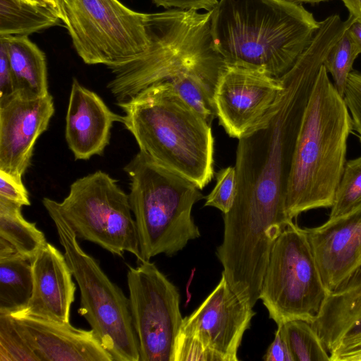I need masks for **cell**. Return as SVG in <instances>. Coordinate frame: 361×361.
Returning <instances> with one entry per match:
<instances>
[{"instance_id": "obj_5", "label": "cell", "mask_w": 361, "mask_h": 361, "mask_svg": "<svg viewBox=\"0 0 361 361\" xmlns=\"http://www.w3.org/2000/svg\"><path fill=\"white\" fill-rule=\"evenodd\" d=\"M117 104L122 123L140 151L194 183L200 190L214 176L211 125L169 85H154Z\"/></svg>"}, {"instance_id": "obj_17", "label": "cell", "mask_w": 361, "mask_h": 361, "mask_svg": "<svg viewBox=\"0 0 361 361\" xmlns=\"http://www.w3.org/2000/svg\"><path fill=\"white\" fill-rule=\"evenodd\" d=\"M123 116L113 112L94 92L73 78L66 116L65 137L75 160L102 155L109 144L114 122Z\"/></svg>"}, {"instance_id": "obj_12", "label": "cell", "mask_w": 361, "mask_h": 361, "mask_svg": "<svg viewBox=\"0 0 361 361\" xmlns=\"http://www.w3.org/2000/svg\"><path fill=\"white\" fill-rule=\"evenodd\" d=\"M127 283L140 361H173L183 319L177 287L150 261L128 266Z\"/></svg>"}, {"instance_id": "obj_25", "label": "cell", "mask_w": 361, "mask_h": 361, "mask_svg": "<svg viewBox=\"0 0 361 361\" xmlns=\"http://www.w3.org/2000/svg\"><path fill=\"white\" fill-rule=\"evenodd\" d=\"M361 207V156L347 161L329 219L348 214Z\"/></svg>"}, {"instance_id": "obj_21", "label": "cell", "mask_w": 361, "mask_h": 361, "mask_svg": "<svg viewBox=\"0 0 361 361\" xmlns=\"http://www.w3.org/2000/svg\"><path fill=\"white\" fill-rule=\"evenodd\" d=\"M32 292L31 261L0 238V314H11L25 308Z\"/></svg>"}, {"instance_id": "obj_35", "label": "cell", "mask_w": 361, "mask_h": 361, "mask_svg": "<svg viewBox=\"0 0 361 361\" xmlns=\"http://www.w3.org/2000/svg\"><path fill=\"white\" fill-rule=\"evenodd\" d=\"M348 8L350 16L361 20V0H341Z\"/></svg>"}, {"instance_id": "obj_3", "label": "cell", "mask_w": 361, "mask_h": 361, "mask_svg": "<svg viewBox=\"0 0 361 361\" xmlns=\"http://www.w3.org/2000/svg\"><path fill=\"white\" fill-rule=\"evenodd\" d=\"M320 26L300 4L286 0H219L212 10L214 45L228 66L280 78Z\"/></svg>"}, {"instance_id": "obj_9", "label": "cell", "mask_w": 361, "mask_h": 361, "mask_svg": "<svg viewBox=\"0 0 361 361\" xmlns=\"http://www.w3.org/2000/svg\"><path fill=\"white\" fill-rule=\"evenodd\" d=\"M60 8L73 47L87 64L119 66L149 47L147 13L119 0H61Z\"/></svg>"}, {"instance_id": "obj_28", "label": "cell", "mask_w": 361, "mask_h": 361, "mask_svg": "<svg viewBox=\"0 0 361 361\" xmlns=\"http://www.w3.org/2000/svg\"><path fill=\"white\" fill-rule=\"evenodd\" d=\"M237 195V177L235 166H228L216 174V183L206 197L204 206L219 209L228 213L232 208Z\"/></svg>"}, {"instance_id": "obj_18", "label": "cell", "mask_w": 361, "mask_h": 361, "mask_svg": "<svg viewBox=\"0 0 361 361\" xmlns=\"http://www.w3.org/2000/svg\"><path fill=\"white\" fill-rule=\"evenodd\" d=\"M32 292L22 312L69 322L76 290L64 253L47 243L32 260Z\"/></svg>"}, {"instance_id": "obj_40", "label": "cell", "mask_w": 361, "mask_h": 361, "mask_svg": "<svg viewBox=\"0 0 361 361\" xmlns=\"http://www.w3.org/2000/svg\"><path fill=\"white\" fill-rule=\"evenodd\" d=\"M55 1H56V3L58 4V5L59 6L61 0H55ZM59 7H60V6H59Z\"/></svg>"}, {"instance_id": "obj_13", "label": "cell", "mask_w": 361, "mask_h": 361, "mask_svg": "<svg viewBox=\"0 0 361 361\" xmlns=\"http://www.w3.org/2000/svg\"><path fill=\"white\" fill-rule=\"evenodd\" d=\"M281 88L280 78L226 65L214 94L220 125L230 137L240 138L267 113Z\"/></svg>"}, {"instance_id": "obj_4", "label": "cell", "mask_w": 361, "mask_h": 361, "mask_svg": "<svg viewBox=\"0 0 361 361\" xmlns=\"http://www.w3.org/2000/svg\"><path fill=\"white\" fill-rule=\"evenodd\" d=\"M353 130L343 97L320 67L302 118L286 197L288 216L331 207Z\"/></svg>"}, {"instance_id": "obj_33", "label": "cell", "mask_w": 361, "mask_h": 361, "mask_svg": "<svg viewBox=\"0 0 361 361\" xmlns=\"http://www.w3.org/2000/svg\"><path fill=\"white\" fill-rule=\"evenodd\" d=\"M157 6L167 9L205 10L212 11L217 4L218 0H152Z\"/></svg>"}, {"instance_id": "obj_22", "label": "cell", "mask_w": 361, "mask_h": 361, "mask_svg": "<svg viewBox=\"0 0 361 361\" xmlns=\"http://www.w3.org/2000/svg\"><path fill=\"white\" fill-rule=\"evenodd\" d=\"M62 18L56 6L27 0H0V36H28L56 25Z\"/></svg>"}, {"instance_id": "obj_38", "label": "cell", "mask_w": 361, "mask_h": 361, "mask_svg": "<svg viewBox=\"0 0 361 361\" xmlns=\"http://www.w3.org/2000/svg\"><path fill=\"white\" fill-rule=\"evenodd\" d=\"M290 2L297 3V4H301V3H311V4H315V3H319L322 1H326L329 0H286Z\"/></svg>"}, {"instance_id": "obj_16", "label": "cell", "mask_w": 361, "mask_h": 361, "mask_svg": "<svg viewBox=\"0 0 361 361\" xmlns=\"http://www.w3.org/2000/svg\"><path fill=\"white\" fill-rule=\"evenodd\" d=\"M305 229L324 287L333 291L361 267V207Z\"/></svg>"}, {"instance_id": "obj_2", "label": "cell", "mask_w": 361, "mask_h": 361, "mask_svg": "<svg viewBox=\"0 0 361 361\" xmlns=\"http://www.w3.org/2000/svg\"><path fill=\"white\" fill-rule=\"evenodd\" d=\"M212 11L168 9L147 13L149 44L137 59L110 68L117 103L154 85H169L209 124L216 117L215 88L226 66L211 32Z\"/></svg>"}, {"instance_id": "obj_37", "label": "cell", "mask_w": 361, "mask_h": 361, "mask_svg": "<svg viewBox=\"0 0 361 361\" xmlns=\"http://www.w3.org/2000/svg\"><path fill=\"white\" fill-rule=\"evenodd\" d=\"M27 1H30L35 3V4H41V5H46V6L52 5V6H56L59 7V6L58 5V4L56 3V1L55 0H27ZM59 8H60V7H59Z\"/></svg>"}, {"instance_id": "obj_30", "label": "cell", "mask_w": 361, "mask_h": 361, "mask_svg": "<svg viewBox=\"0 0 361 361\" xmlns=\"http://www.w3.org/2000/svg\"><path fill=\"white\" fill-rule=\"evenodd\" d=\"M0 197L22 206H30L29 193L23 179L0 170Z\"/></svg>"}, {"instance_id": "obj_26", "label": "cell", "mask_w": 361, "mask_h": 361, "mask_svg": "<svg viewBox=\"0 0 361 361\" xmlns=\"http://www.w3.org/2000/svg\"><path fill=\"white\" fill-rule=\"evenodd\" d=\"M348 27L331 49L323 63L328 73L331 75L336 89L343 97L353 63L361 54L360 49L349 32Z\"/></svg>"}, {"instance_id": "obj_1", "label": "cell", "mask_w": 361, "mask_h": 361, "mask_svg": "<svg viewBox=\"0 0 361 361\" xmlns=\"http://www.w3.org/2000/svg\"><path fill=\"white\" fill-rule=\"evenodd\" d=\"M327 53L310 44L280 78L282 88L270 109L238 139L237 195L223 219L245 238L266 239L293 222L286 209L288 182L303 114Z\"/></svg>"}, {"instance_id": "obj_39", "label": "cell", "mask_w": 361, "mask_h": 361, "mask_svg": "<svg viewBox=\"0 0 361 361\" xmlns=\"http://www.w3.org/2000/svg\"><path fill=\"white\" fill-rule=\"evenodd\" d=\"M346 361H361V353L348 357Z\"/></svg>"}, {"instance_id": "obj_34", "label": "cell", "mask_w": 361, "mask_h": 361, "mask_svg": "<svg viewBox=\"0 0 361 361\" xmlns=\"http://www.w3.org/2000/svg\"><path fill=\"white\" fill-rule=\"evenodd\" d=\"M361 353V338L342 345L330 353L331 361H346L353 355Z\"/></svg>"}, {"instance_id": "obj_36", "label": "cell", "mask_w": 361, "mask_h": 361, "mask_svg": "<svg viewBox=\"0 0 361 361\" xmlns=\"http://www.w3.org/2000/svg\"><path fill=\"white\" fill-rule=\"evenodd\" d=\"M348 30L361 50V20L354 18L348 27Z\"/></svg>"}, {"instance_id": "obj_11", "label": "cell", "mask_w": 361, "mask_h": 361, "mask_svg": "<svg viewBox=\"0 0 361 361\" xmlns=\"http://www.w3.org/2000/svg\"><path fill=\"white\" fill-rule=\"evenodd\" d=\"M255 314L221 274L212 293L183 318L173 361H238L243 335Z\"/></svg>"}, {"instance_id": "obj_29", "label": "cell", "mask_w": 361, "mask_h": 361, "mask_svg": "<svg viewBox=\"0 0 361 361\" xmlns=\"http://www.w3.org/2000/svg\"><path fill=\"white\" fill-rule=\"evenodd\" d=\"M351 116L353 130L361 143V73L352 71L348 77L343 95Z\"/></svg>"}, {"instance_id": "obj_7", "label": "cell", "mask_w": 361, "mask_h": 361, "mask_svg": "<svg viewBox=\"0 0 361 361\" xmlns=\"http://www.w3.org/2000/svg\"><path fill=\"white\" fill-rule=\"evenodd\" d=\"M44 208L55 224L63 253L79 286L78 313L87 320L114 361H140L128 298L82 249L75 232L61 216L50 207Z\"/></svg>"}, {"instance_id": "obj_19", "label": "cell", "mask_w": 361, "mask_h": 361, "mask_svg": "<svg viewBox=\"0 0 361 361\" xmlns=\"http://www.w3.org/2000/svg\"><path fill=\"white\" fill-rule=\"evenodd\" d=\"M310 323L329 355L361 338V267L338 288L326 293Z\"/></svg>"}, {"instance_id": "obj_6", "label": "cell", "mask_w": 361, "mask_h": 361, "mask_svg": "<svg viewBox=\"0 0 361 361\" xmlns=\"http://www.w3.org/2000/svg\"><path fill=\"white\" fill-rule=\"evenodd\" d=\"M124 171L130 180L128 196L137 233L138 263L160 254L171 257L200 237L191 212L203 195L194 183L140 151Z\"/></svg>"}, {"instance_id": "obj_41", "label": "cell", "mask_w": 361, "mask_h": 361, "mask_svg": "<svg viewBox=\"0 0 361 361\" xmlns=\"http://www.w3.org/2000/svg\"><path fill=\"white\" fill-rule=\"evenodd\" d=\"M328 18H330V17H328ZM330 18L334 19V18ZM334 20H336V21H338V20H336V19H334ZM338 22L341 24V23H340L339 21H338ZM342 27H343V25H342ZM343 28H344V27H343ZM344 30H345V29H344Z\"/></svg>"}, {"instance_id": "obj_20", "label": "cell", "mask_w": 361, "mask_h": 361, "mask_svg": "<svg viewBox=\"0 0 361 361\" xmlns=\"http://www.w3.org/2000/svg\"><path fill=\"white\" fill-rule=\"evenodd\" d=\"M6 51L16 93L27 98L49 94L44 53L28 36H0Z\"/></svg>"}, {"instance_id": "obj_15", "label": "cell", "mask_w": 361, "mask_h": 361, "mask_svg": "<svg viewBox=\"0 0 361 361\" xmlns=\"http://www.w3.org/2000/svg\"><path fill=\"white\" fill-rule=\"evenodd\" d=\"M6 314L39 361H114L92 329L20 311Z\"/></svg>"}, {"instance_id": "obj_23", "label": "cell", "mask_w": 361, "mask_h": 361, "mask_svg": "<svg viewBox=\"0 0 361 361\" xmlns=\"http://www.w3.org/2000/svg\"><path fill=\"white\" fill-rule=\"evenodd\" d=\"M22 207L0 197V238L32 262L48 242L35 223L24 218Z\"/></svg>"}, {"instance_id": "obj_27", "label": "cell", "mask_w": 361, "mask_h": 361, "mask_svg": "<svg viewBox=\"0 0 361 361\" xmlns=\"http://www.w3.org/2000/svg\"><path fill=\"white\" fill-rule=\"evenodd\" d=\"M0 361H39L6 314H0Z\"/></svg>"}, {"instance_id": "obj_32", "label": "cell", "mask_w": 361, "mask_h": 361, "mask_svg": "<svg viewBox=\"0 0 361 361\" xmlns=\"http://www.w3.org/2000/svg\"><path fill=\"white\" fill-rule=\"evenodd\" d=\"M262 359L264 361H294L280 326Z\"/></svg>"}, {"instance_id": "obj_10", "label": "cell", "mask_w": 361, "mask_h": 361, "mask_svg": "<svg viewBox=\"0 0 361 361\" xmlns=\"http://www.w3.org/2000/svg\"><path fill=\"white\" fill-rule=\"evenodd\" d=\"M305 228L292 222L274 243L259 299L277 326L311 322L326 295Z\"/></svg>"}, {"instance_id": "obj_8", "label": "cell", "mask_w": 361, "mask_h": 361, "mask_svg": "<svg viewBox=\"0 0 361 361\" xmlns=\"http://www.w3.org/2000/svg\"><path fill=\"white\" fill-rule=\"evenodd\" d=\"M44 207L56 211L78 238L94 243L113 255L125 252L140 258L129 196L108 173L97 171L74 181L61 202L48 197Z\"/></svg>"}, {"instance_id": "obj_24", "label": "cell", "mask_w": 361, "mask_h": 361, "mask_svg": "<svg viewBox=\"0 0 361 361\" xmlns=\"http://www.w3.org/2000/svg\"><path fill=\"white\" fill-rule=\"evenodd\" d=\"M280 326L294 361H331L327 349L310 322L295 319Z\"/></svg>"}, {"instance_id": "obj_14", "label": "cell", "mask_w": 361, "mask_h": 361, "mask_svg": "<svg viewBox=\"0 0 361 361\" xmlns=\"http://www.w3.org/2000/svg\"><path fill=\"white\" fill-rule=\"evenodd\" d=\"M54 113L52 96L27 98L16 93L0 104V170L23 179L38 137Z\"/></svg>"}, {"instance_id": "obj_31", "label": "cell", "mask_w": 361, "mask_h": 361, "mask_svg": "<svg viewBox=\"0 0 361 361\" xmlns=\"http://www.w3.org/2000/svg\"><path fill=\"white\" fill-rule=\"evenodd\" d=\"M16 94L12 73L4 47L0 44V104Z\"/></svg>"}]
</instances>
